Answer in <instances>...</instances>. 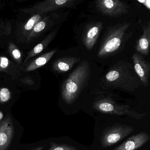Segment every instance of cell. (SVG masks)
Listing matches in <instances>:
<instances>
[{
	"label": "cell",
	"mask_w": 150,
	"mask_h": 150,
	"mask_svg": "<svg viewBox=\"0 0 150 150\" xmlns=\"http://www.w3.org/2000/svg\"><path fill=\"white\" fill-rule=\"evenodd\" d=\"M105 79L109 87L129 92H135L142 85L133 64L125 61L115 65L107 73Z\"/></svg>",
	"instance_id": "6da1fadb"
},
{
	"label": "cell",
	"mask_w": 150,
	"mask_h": 150,
	"mask_svg": "<svg viewBox=\"0 0 150 150\" xmlns=\"http://www.w3.org/2000/svg\"><path fill=\"white\" fill-rule=\"evenodd\" d=\"M90 71L89 63L83 61L65 81L61 94L65 103L71 105L75 102L88 78Z\"/></svg>",
	"instance_id": "7a4b0ae2"
},
{
	"label": "cell",
	"mask_w": 150,
	"mask_h": 150,
	"mask_svg": "<svg viewBox=\"0 0 150 150\" xmlns=\"http://www.w3.org/2000/svg\"><path fill=\"white\" fill-rule=\"evenodd\" d=\"M130 26V23L125 22L113 27L99 49L98 56H107L119 50L122 43L130 35L128 33Z\"/></svg>",
	"instance_id": "3957f363"
},
{
	"label": "cell",
	"mask_w": 150,
	"mask_h": 150,
	"mask_svg": "<svg viewBox=\"0 0 150 150\" xmlns=\"http://www.w3.org/2000/svg\"><path fill=\"white\" fill-rule=\"evenodd\" d=\"M93 108L102 113L127 116L136 119H140L146 115L145 114L137 112L127 105H120L108 98L96 101L93 105Z\"/></svg>",
	"instance_id": "277c9868"
},
{
	"label": "cell",
	"mask_w": 150,
	"mask_h": 150,
	"mask_svg": "<svg viewBox=\"0 0 150 150\" xmlns=\"http://www.w3.org/2000/svg\"><path fill=\"white\" fill-rule=\"evenodd\" d=\"M134 129L131 126L116 124L105 129L100 138V144L103 148L110 147L121 141L129 135Z\"/></svg>",
	"instance_id": "5b68a950"
},
{
	"label": "cell",
	"mask_w": 150,
	"mask_h": 150,
	"mask_svg": "<svg viewBox=\"0 0 150 150\" xmlns=\"http://www.w3.org/2000/svg\"><path fill=\"white\" fill-rule=\"evenodd\" d=\"M75 0H48L35 4L28 8L20 9L23 13L30 15L42 14L64 8H70L76 2Z\"/></svg>",
	"instance_id": "8992f818"
},
{
	"label": "cell",
	"mask_w": 150,
	"mask_h": 150,
	"mask_svg": "<svg viewBox=\"0 0 150 150\" xmlns=\"http://www.w3.org/2000/svg\"><path fill=\"white\" fill-rule=\"evenodd\" d=\"M96 7L102 14L110 16H119L128 13L129 7L119 0H99L95 1Z\"/></svg>",
	"instance_id": "52a82bcc"
},
{
	"label": "cell",
	"mask_w": 150,
	"mask_h": 150,
	"mask_svg": "<svg viewBox=\"0 0 150 150\" xmlns=\"http://www.w3.org/2000/svg\"><path fill=\"white\" fill-rule=\"evenodd\" d=\"M132 60L134 69L140 78L142 85L147 87L150 75V63L138 53L133 55Z\"/></svg>",
	"instance_id": "ba28073f"
},
{
	"label": "cell",
	"mask_w": 150,
	"mask_h": 150,
	"mask_svg": "<svg viewBox=\"0 0 150 150\" xmlns=\"http://www.w3.org/2000/svg\"><path fill=\"white\" fill-rule=\"evenodd\" d=\"M0 72L7 74L14 81H18L25 73L23 67L4 55L0 56Z\"/></svg>",
	"instance_id": "9c48e42d"
},
{
	"label": "cell",
	"mask_w": 150,
	"mask_h": 150,
	"mask_svg": "<svg viewBox=\"0 0 150 150\" xmlns=\"http://www.w3.org/2000/svg\"><path fill=\"white\" fill-rule=\"evenodd\" d=\"M14 135L13 121L8 115L0 122V150H6L8 148Z\"/></svg>",
	"instance_id": "30bf717a"
},
{
	"label": "cell",
	"mask_w": 150,
	"mask_h": 150,
	"mask_svg": "<svg viewBox=\"0 0 150 150\" xmlns=\"http://www.w3.org/2000/svg\"><path fill=\"white\" fill-rule=\"evenodd\" d=\"M150 140V136L145 132L134 135L112 150H136Z\"/></svg>",
	"instance_id": "8fae6325"
},
{
	"label": "cell",
	"mask_w": 150,
	"mask_h": 150,
	"mask_svg": "<svg viewBox=\"0 0 150 150\" xmlns=\"http://www.w3.org/2000/svg\"><path fill=\"white\" fill-rule=\"evenodd\" d=\"M143 33L136 42V50L137 53L148 55L150 49V20L144 25Z\"/></svg>",
	"instance_id": "7c38bea8"
},
{
	"label": "cell",
	"mask_w": 150,
	"mask_h": 150,
	"mask_svg": "<svg viewBox=\"0 0 150 150\" xmlns=\"http://www.w3.org/2000/svg\"><path fill=\"white\" fill-rule=\"evenodd\" d=\"M57 50H54L46 53L39 57L26 63L23 66L24 73L30 72L38 69L39 68L46 64L48 61L53 56Z\"/></svg>",
	"instance_id": "4fadbf2b"
},
{
	"label": "cell",
	"mask_w": 150,
	"mask_h": 150,
	"mask_svg": "<svg viewBox=\"0 0 150 150\" xmlns=\"http://www.w3.org/2000/svg\"><path fill=\"white\" fill-rule=\"evenodd\" d=\"M102 27V24L100 22L91 26L87 30L83 38L84 43L86 48L91 50L94 46Z\"/></svg>",
	"instance_id": "5bb4252c"
},
{
	"label": "cell",
	"mask_w": 150,
	"mask_h": 150,
	"mask_svg": "<svg viewBox=\"0 0 150 150\" xmlns=\"http://www.w3.org/2000/svg\"><path fill=\"white\" fill-rule=\"evenodd\" d=\"M5 49L8 58L22 67L23 61V53L20 48L13 41L10 40L5 47Z\"/></svg>",
	"instance_id": "9a60e30c"
},
{
	"label": "cell",
	"mask_w": 150,
	"mask_h": 150,
	"mask_svg": "<svg viewBox=\"0 0 150 150\" xmlns=\"http://www.w3.org/2000/svg\"><path fill=\"white\" fill-rule=\"evenodd\" d=\"M55 34H56V32L55 31H53L52 33L49 34L43 41L36 45L32 49H31L28 53L27 56L24 60L23 63L22 65V67L28 63L31 58L36 56L37 55L41 53L43 50H44V49L47 46L50 42L53 39L55 36Z\"/></svg>",
	"instance_id": "2e32d148"
},
{
	"label": "cell",
	"mask_w": 150,
	"mask_h": 150,
	"mask_svg": "<svg viewBox=\"0 0 150 150\" xmlns=\"http://www.w3.org/2000/svg\"><path fill=\"white\" fill-rule=\"evenodd\" d=\"M11 21L3 20L0 17V49L5 48L10 40Z\"/></svg>",
	"instance_id": "e0dca14e"
},
{
	"label": "cell",
	"mask_w": 150,
	"mask_h": 150,
	"mask_svg": "<svg viewBox=\"0 0 150 150\" xmlns=\"http://www.w3.org/2000/svg\"><path fill=\"white\" fill-rule=\"evenodd\" d=\"M78 61V59L75 57L62 58L56 60L53 65V69L58 72H65L72 68L75 63Z\"/></svg>",
	"instance_id": "ac0fdd59"
},
{
	"label": "cell",
	"mask_w": 150,
	"mask_h": 150,
	"mask_svg": "<svg viewBox=\"0 0 150 150\" xmlns=\"http://www.w3.org/2000/svg\"><path fill=\"white\" fill-rule=\"evenodd\" d=\"M48 22V17H46L40 20L38 22L34 27H33L32 31L29 34L26 39V44H30L34 41L35 39L40 35V33L46 29L47 26Z\"/></svg>",
	"instance_id": "d6986e66"
},
{
	"label": "cell",
	"mask_w": 150,
	"mask_h": 150,
	"mask_svg": "<svg viewBox=\"0 0 150 150\" xmlns=\"http://www.w3.org/2000/svg\"><path fill=\"white\" fill-rule=\"evenodd\" d=\"M11 92L5 87H0V105L8 102L11 98Z\"/></svg>",
	"instance_id": "ffe728a7"
},
{
	"label": "cell",
	"mask_w": 150,
	"mask_h": 150,
	"mask_svg": "<svg viewBox=\"0 0 150 150\" xmlns=\"http://www.w3.org/2000/svg\"><path fill=\"white\" fill-rule=\"evenodd\" d=\"M48 150H78L75 147L67 144H58L52 143Z\"/></svg>",
	"instance_id": "44dd1931"
},
{
	"label": "cell",
	"mask_w": 150,
	"mask_h": 150,
	"mask_svg": "<svg viewBox=\"0 0 150 150\" xmlns=\"http://www.w3.org/2000/svg\"><path fill=\"white\" fill-rule=\"evenodd\" d=\"M44 149V146H40L36 147V148H34V149H33L32 150H43Z\"/></svg>",
	"instance_id": "7402d4cb"
},
{
	"label": "cell",
	"mask_w": 150,
	"mask_h": 150,
	"mask_svg": "<svg viewBox=\"0 0 150 150\" xmlns=\"http://www.w3.org/2000/svg\"><path fill=\"white\" fill-rule=\"evenodd\" d=\"M0 2H1V1H0ZM1 4H0V9H1Z\"/></svg>",
	"instance_id": "603a6c76"
}]
</instances>
